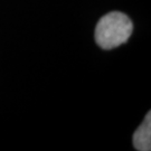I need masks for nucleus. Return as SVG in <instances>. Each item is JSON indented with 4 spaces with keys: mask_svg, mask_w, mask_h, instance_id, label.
<instances>
[{
    "mask_svg": "<svg viewBox=\"0 0 151 151\" xmlns=\"http://www.w3.org/2000/svg\"><path fill=\"white\" fill-rule=\"evenodd\" d=\"M133 25L130 18L119 11L103 16L95 28V42L103 49H112L124 44L132 34Z\"/></svg>",
    "mask_w": 151,
    "mask_h": 151,
    "instance_id": "obj_1",
    "label": "nucleus"
},
{
    "mask_svg": "<svg viewBox=\"0 0 151 151\" xmlns=\"http://www.w3.org/2000/svg\"><path fill=\"white\" fill-rule=\"evenodd\" d=\"M133 146L138 151L151 150V113L146 115L143 122L133 134Z\"/></svg>",
    "mask_w": 151,
    "mask_h": 151,
    "instance_id": "obj_2",
    "label": "nucleus"
}]
</instances>
